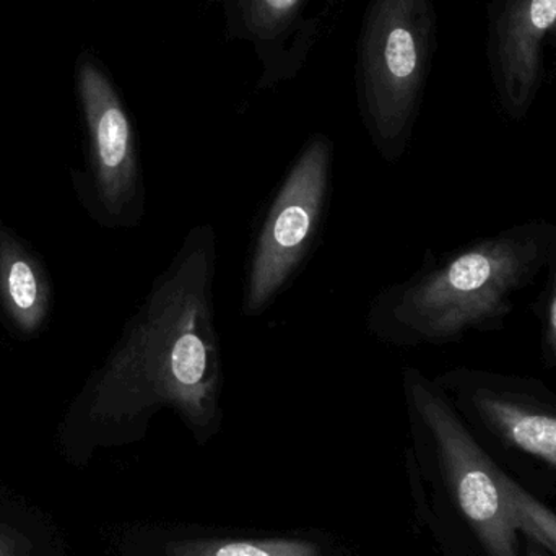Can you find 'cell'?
Here are the masks:
<instances>
[{
  "label": "cell",
  "instance_id": "12",
  "mask_svg": "<svg viewBox=\"0 0 556 556\" xmlns=\"http://www.w3.org/2000/svg\"><path fill=\"white\" fill-rule=\"evenodd\" d=\"M544 345L548 359L556 366V243L552 253V280L545 304Z\"/></svg>",
  "mask_w": 556,
  "mask_h": 556
},
{
  "label": "cell",
  "instance_id": "8",
  "mask_svg": "<svg viewBox=\"0 0 556 556\" xmlns=\"http://www.w3.org/2000/svg\"><path fill=\"white\" fill-rule=\"evenodd\" d=\"M168 556H319L300 541H189L168 545Z\"/></svg>",
  "mask_w": 556,
  "mask_h": 556
},
{
  "label": "cell",
  "instance_id": "11",
  "mask_svg": "<svg viewBox=\"0 0 556 556\" xmlns=\"http://www.w3.org/2000/svg\"><path fill=\"white\" fill-rule=\"evenodd\" d=\"M241 3L243 12L253 20L251 26L267 31L287 25L300 10L303 0H241Z\"/></svg>",
  "mask_w": 556,
  "mask_h": 556
},
{
  "label": "cell",
  "instance_id": "1",
  "mask_svg": "<svg viewBox=\"0 0 556 556\" xmlns=\"http://www.w3.org/2000/svg\"><path fill=\"white\" fill-rule=\"evenodd\" d=\"M217 231L195 225L153 280L97 382L98 408L114 420L142 424L169 408L198 437L222 420L225 363L215 313Z\"/></svg>",
  "mask_w": 556,
  "mask_h": 556
},
{
  "label": "cell",
  "instance_id": "10",
  "mask_svg": "<svg viewBox=\"0 0 556 556\" xmlns=\"http://www.w3.org/2000/svg\"><path fill=\"white\" fill-rule=\"evenodd\" d=\"M7 293H9L10 303L18 313L20 319H23L25 326V316L36 314V307L39 306V287L31 266L25 260H15L9 264L7 269Z\"/></svg>",
  "mask_w": 556,
  "mask_h": 556
},
{
  "label": "cell",
  "instance_id": "3",
  "mask_svg": "<svg viewBox=\"0 0 556 556\" xmlns=\"http://www.w3.org/2000/svg\"><path fill=\"white\" fill-rule=\"evenodd\" d=\"M333 142L314 134L277 186L251 243L241 314L263 316L300 276L323 231L330 204Z\"/></svg>",
  "mask_w": 556,
  "mask_h": 556
},
{
  "label": "cell",
  "instance_id": "14",
  "mask_svg": "<svg viewBox=\"0 0 556 556\" xmlns=\"http://www.w3.org/2000/svg\"><path fill=\"white\" fill-rule=\"evenodd\" d=\"M526 556H552L548 554L547 551H545L544 547H541V545L535 544L534 541H531V539H528V544H526Z\"/></svg>",
  "mask_w": 556,
  "mask_h": 556
},
{
  "label": "cell",
  "instance_id": "2",
  "mask_svg": "<svg viewBox=\"0 0 556 556\" xmlns=\"http://www.w3.org/2000/svg\"><path fill=\"white\" fill-rule=\"evenodd\" d=\"M556 228L528 224L483 238L378 291L366 329L384 345L457 342L492 327L552 260Z\"/></svg>",
  "mask_w": 556,
  "mask_h": 556
},
{
  "label": "cell",
  "instance_id": "4",
  "mask_svg": "<svg viewBox=\"0 0 556 556\" xmlns=\"http://www.w3.org/2000/svg\"><path fill=\"white\" fill-rule=\"evenodd\" d=\"M408 418L440 460L454 498L489 556H519L506 480L446 392L421 369L402 371Z\"/></svg>",
  "mask_w": 556,
  "mask_h": 556
},
{
  "label": "cell",
  "instance_id": "7",
  "mask_svg": "<svg viewBox=\"0 0 556 556\" xmlns=\"http://www.w3.org/2000/svg\"><path fill=\"white\" fill-rule=\"evenodd\" d=\"M85 106L98 204L111 224L132 227L146 214V182L132 124L113 88L94 72L85 84Z\"/></svg>",
  "mask_w": 556,
  "mask_h": 556
},
{
  "label": "cell",
  "instance_id": "9",
  "mask_svg": "<svg viewBox=\"0 0 556 556\" xmlns=\"http://www.w3.org/2000/svg\"><path fill=\"white\" fill-rule=\"evenodd\" d=\"M509 508L516 531L544 547L552 556H556V515L547 506L535 500L528 490L508 477Z\"/></svg>",
  "mask_w": 556,
  "mask_h": 556
},
{
  "label": "cell",
  "instance_id": "5",
  "mask_svg": "<svg viewBox=\"0 0 556 556\" xmlns=\"http://www.w3.org/2000/svg\"><path fill=\"white\" fill-rule=\"evenodd\" d=\"M417 36L407 0H375L359 58V110L366 134L386 163L404 156L414 124Z\"/></svg>",
  "mask_w": 556,
  "mask_h": 556
},
{
  "label": "cell",
  "instance_id": "6",
  "mask_svg": "<svg viewBox=\"0 0 556 556\" xmlns=\"http://www.w3.org/2000/svg\"><path fill=\"white\" fill-rule=\"evenodd\" d=\"M454 407L515 450L556 469V395L534 379L454 368L434 378Z\"/></svg>",
  "mask_w": 556,
  "mask_h": 556
},
{
  "label": "cell",
  "instance_id": "13",
  "mask_svg": "<svg viewBox=\"0 0 556 556\" xmlns=\"http://www.w3.org/2000/svg\"><path fill=\"white\" fill-rule=\"evenodd\" d=\"M532 25L539 29H547L556 20V0H532Z\"/></svg>",
  "mask_w": 556,
  "mask_h": 556
}]
</instances>
